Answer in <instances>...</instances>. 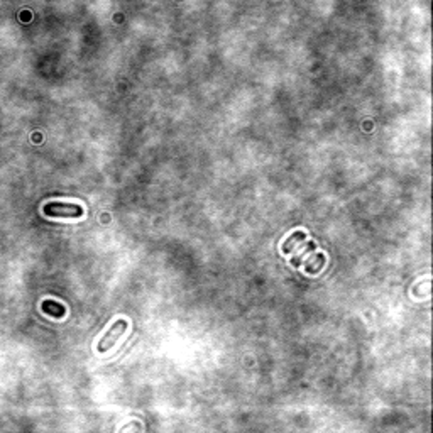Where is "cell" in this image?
<instances>
[{
	"mask_svg": "<svg viewBox=\"0 0 433 433\" xmlns=\"http://www.w3.org/2000/svg\"><path fill=\"white\" fill-rule=\"evenodd\" d=\"M46 217L56 218H80L83 217V208L78 203H66V201H49L42 208Z\"/></svg>",
	"mask_w": 433,
	"mask_h": 433,
	"instance_id": "1",
	"label": "cell"
},
{
	"mask_svg": "<svg viewBox=\"0 0 433 433\" xmlns=\"http://www.w3.org/2000/svg\"><path fill=\"white\" fill-rule=\"evenodd\" d=\"M305 239H306V234H305V232H301V230H299V232L296 230V232L291 234L289 237L286 239L285 242H283V247H281V249H283V252H285V254H288V252L293 251V249L296 247L299 242L305 241Z\"/></svg>",
	"mask_w": 433,
	"mask_h": 433,
	"instance_id": "4",
	"label": "cell"
},
{
	"mask_svg": "<svg viewBox=\"0 0 433 433\" xmlns=\"http://www.w3.org/2000/svg\"><path fill=\"white\" fill-rule=\"evenodd\" d=\"M323 266H325V254H323V252H320V254L315 256V259L308 261L306 266H305V271L308 274H316V273H320L321 269H323Z\"/></svg>",
	"mask_w": 433,
	"mask_h": 433,
	"instance_id": "5",
	"label": "cell"
},
{
	"mask_svg": "<svg viewBox=\"0 0 433 433\" xmlns=\"http://www.w3.org/2000/svg\"><path fill=\"white\" fill-rule=\"evenodd\" d=\"M42 311L54 316V318H63L64 313H66V308H64L61 303L53 301V299H44V301H42Z\"/></svg>",
	"mask_w": 433,
	"mask_h": 433,
	"instance_id": "3",
	"label": "cell"
},
{
	"mask_svg": "<svg viewBox=\"0 0 433 433\" xmlns=\"http://www.w3.org/2000/svg\"><path fill=\"white\" fill-rule=\"evenodd\" d=\"M127 327H129L127 320L121 318V320L115 321V323L112 325V327H110V328L105 332V335L102 337L100 340H98V345H97V350H98V352H100V354L109 352V350L112 349V347H114V345L117 344V342L122 338V335H124V333H126Z\"/></svg>",
	"mask_w": 433,
	"mask_h": 433,
	"instance_id": "2",
	"label": "cell"
},
{
	"mask_svg": "<svg viewBox=\"0 0 433 433\" xmlns=\"http://www.w3.org/2000/svg\"><path fill=\"white\" fill-rule=\"evenodd\" d=\"M315 247H316L315 242H306L305 251H303L301 254H294L293 257H291V264H293V266H299V264L303 263V259H305V257H308V254H311V252L315 251Z\"/></svg>",
	"mask_w": 433,
	"mask_h": 433,
	"instance_id": "6",
	"label": "cell"
}]
</instances>
